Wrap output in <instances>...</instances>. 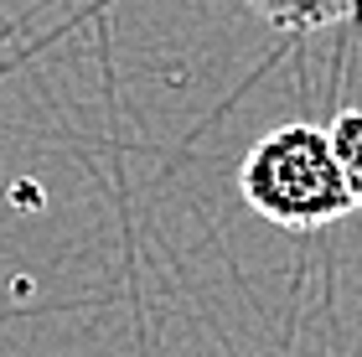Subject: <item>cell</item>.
<instances>
[{"label":"cell","mask_w":362,"mask_h":357,"mask_svg":"<svg viewBox=\"0 0 362 357\" xmlns=\"http://www.w3.org/2000/svg\"><path fill=\"white\" fill-rule=\"evenodd\" d=\"M238 197L264 223L290 233H316L357 213L332 129L310 119H290L254 140V151L238 166Z\"/></svg>","instance_id":"obj_1"},{"label":"cell","mask_w":362,"mask_h":357,"mask_svg":"<svg viewBox=\"0 0 362 357\" xmlns=\"http://www.w3.org/2000/svg\"><path fill=\"white\" fill-rule=\"evenodd\" d=\"M249 11H259L274 31H290V37H310V31L326 26H347L362 16V0H243Z\"/></svg>","instance_id":"obj_2"},{"label":"cell","mask_w":362,"mask_h":357,"mask_svg":"<svg viewBox=\"0 0 362 357\" xmlns=\"http://www.w3.org/2000/svg\"><path fill=\"white\" fill-rule=\"evenodd\" d=\"M326 129H332V145H337L341 176H347V192H352V202L362 213V104L357 109H341Z\"/></svg>","instance_id":"obj_3"}]
</instances>
